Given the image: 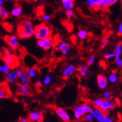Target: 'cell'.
Listing matches in <instances>:
<instances>
[{
	"instance_id": "obj_15",
	"label": "cell",
	"mask_w": 122,
	"mask_h": 122,
	"mask_svg": "<svg viewBox=\"0 0 122 122\" xmlns=\"http://www.w3.org/2000/svg\"><path fill=\"white\" fill-rule=\"evenodd\" d=\"M18 79V76L16 71H10L8 74H6V80L8 83L11 84H16Z\"/></svg>"
},
{
	"instance_id": "obj_1",
	"label": "cell",
	"mask_w": 122,
	"mask_h": 122,
	"mask_svg": "<svg viewBox=\"0 0 122 122\" xmlns=\"http://www.w3.org/2000/svg\"><path fill=\"white\" fill-rule=\"evenodd\" d=\"M17 34L21 39L29 38L34 36V26L32 22L29 20L21 22L17 27Z\"/></svg>"
},
{
	"instance_id": "obj_26",
	"label": "cell",
	"mask_w": 122,
	"mask_h": 122,
	"mask_svg": "<svg viewBox=\"0 0 122 122\" xmlns=\"http://www.w3.org/2000/svg\"><path fill=\"white\" fill-rule=\"evenodd\" d=\"M87 36H88V33H87V30L85 29H81L79 30V32L77 33V36L80 39L84 40L85 39L87 38Z\"/></svg>"
},
{
	"instance_id": "obj_3",
	"label": "cell",
	"mask_w": 122,
	"mask_h": 122,
	"mask_svg": "<svg viewBox=\"0 0 122 122\" xmlns=\"http://www.w3.org/2000/svg\"><path fill=\"white\" fill-rule=\"evenodd\" d=\"M6 64L9 66L10 69H15L18 67L20 65V62L18 57L15 54H8L2 57Z\"/></svg>"
},
{
	"instance_id": "obj_35",
	"label": "cell",
	"mask_w": 122,
	"mask_h": 122,
	"mask_svg": "<svg viewBox=\"0 0 122 122\" xmlns=\"http://www.w3.org/2000/svg\"><path fill=\"white\" fill-rule=\"evenodd\" d=\"M74 15V12L73 10H66V15L68 18H72Z\"/></svg>"
},
{
	"instance_id": "obj_33",
	"label": "cell",
	"mask_w": 122,
	"mask_h": 122,
	"mask_svg": "<svg viewBox=\"0 0 122 122\" xmlns=\"http://www.w3.org/2000/svg\"><path fill=\"white\" fill-rule=\"evenodd\" d=\"M104 57L107 60L113 59L115 57V53L114 52H108V53L105 54Z\"/></svg>"
},
{
	"instance_id": "obj_51",
	"label": "cell",
	"mask_w": 122,
	"mask_h": 122,
	"mask_svg": "<svg viewBox=\"0 0 122 122\" xmlns=\"http://www.w3.org/2000/svg\"><path fill=\"white\" fill-rule=\"evenodd\" d=\"M16 1H26V0H15Z\"/></svg>"
},
{
	"instance_id": "obj_21",
	"label": "cell",
	"mask_w": 122,
	"mask_h": 122,
	"mask_svg": "<svg viewBox=\"0 0 122 122\" xmlns=\"http://www.w3.org/2000/svg\"><path fill=\"white\" fill-rule=\"evenodd\" d=\"M118 0H103L100 9L103 10H107L110 6L117 3Z\"/></svg>"
},
{
	"instance_id": "obj_25",
	"label": "cell",
	"mask_w": 122,
	"mask_h": 122,
	"mask_svg": "<svg viewBox=\"0 0 122 122\" xmlns=\"http://www.w3.org/2000/svg\"><path fill=\"white\" fill-rule=\"evenodd\" d=\"M118 77L117 74L113 72L110 74L108 78V81H109L112 84H115L118 82Z\"/></svg>"
},
{
	"instance_id": "obj_28",
	"label": "cell",
	"mask_w": 122,
	"mask_h": 122,
	"mask_svg": "<svg viewBox=\"0 0 122 122\" xmlns=\"http://www.w3.org/2000/svg\"><path fill=\"white\" fill-rule=\"evenodd\" d=\"M104 99L102 98H96L95 100H94L93 102V105L94 107L97 108H99L101 106L102 103L103 102Z\"/></svg>"
},
{
	"instance_id": "obj_11",
	"label": "cell",
	"mask_w": 122,
	"mask_h": 122,
	"mask_svg": "<svg viewBox=\"0 0 122 122\" xmlns=\"http://www.w3.org/2000/svg\"><path fill=\"white\" fill-rule=\"evenodd\" d=\"M76 69V66L74 64H71L68 65L63 71L62 77L64 79H68L69 77H71L75 73Z\"/></svg>"
},
{
	"instance_id": "obj_41",
	"label": "cell",
	"mask_w": 122,
	"mask_h": 122,
	"mask_svg": "<svg viewBox=\"0 0 122 122\" xmlns=\"http://www.w3.org/2000/svg\"><path fill=\"white\" fill-rule=\"evenodd\" d=\"M35 86H36V87H37V88H41L42 86V83L41 82V81H39V80H37V81H36V82Z\"/></svg>"
},
{
	"instance_id": "obj_19",
	"label": "cell",
	"mask_w": 122,
	"mask_h": 122,
	"mask_svg": "<svg viewBox=\"0 0 122 122\" xmlns=\"http://www.w3.org/2000/svg\"><path fill=\"white\" fill-rule=\"evenodd\" d=\"M122 52V46L120 43H117L115 45L114 49L115 53V61H117L119 59H120V56Z\"/></svg>"
},
{
	"instance_id": "obj_24",
	"label": "cell",
	"mask_w": 122,
	"mask_h": 122,
	"mask_svg": "<svg viewBox=\"0 0 122 122\" xmlns=\"http://www.w3.org/2000/svg\"><path fill=\"white\" fill-rule=\"evenodd\" d=\"M9 13L6 9L3 6L0 7V18L2 19H5L9 17Z\"/></svg>"
},
{
	"instance_id": "obj_44",
	"label": "cell",
	"mask_w": 122,
	"mask_h": 122,
	"mask_svg": "<svg viewBox=\"0 0 122 122\" xmlns=\"http://www.w3.org/2000/svg\"><path fill=\"white\" fill-rule=\"evenodd\" d=\"M28 118L27 117H21L19 119V122H29Z\"/></svg>"
},
{
	"instance_id": "obj_20",
	"label": "cell",
	"mask_w": 122,
	"mask_h": 122,
	"mask_svg": "<svg viewBox=\"0 0 122 122\" xmlns=\"http://www.w3.org/2000/svg\"><path fill=\"white\" fill-rule=\"evenodd\" d=\"M53 45V40L51 37H48L43 40L42 48L45 51H48L51 48Z\"/></svg>"
},
{
	"instance_id": "obj_36",
	"label": "cell",
	"mask_w": 122,
	"mask_h": 122,
	"mask_svg": "<svg viewBox=\"0 0 122 122\" xmlns=\"http://www.w3.org/2000/svg\"><path fill=\"white\" fill-rule=\"evenodd\" d=\"M95 57L94 56H91L90 57L88 58V61H87V64L90 66V65H92L93 63L95 62Z\"/></svg>"
},
{
	"instance_id": "obj_53",
	"label": "cell",
	"mask_w": 122,
	"mask_h": 122,
	"mask_svg": "<svg viewBox=\"0 0 122 122\" xmlns=\"http://www.w3.org/2000/svg\"><path fill=\"white\" fill-rule=\"evenodd\" d=\"M120 24H122V23H121Z\"/></svg>"
},
{
	"instance_id": "obj_22",
	"label": "cell",
	"mask_w": 122,
	"mask_h": 122,
	"mask_svg": "<svg viewBox=\"0 0 122 122\" xmlns=\"http://www.w3.org/2000/svg\"><path fill=\"white\" fill-rule=\"evenodd\" d=\"M23 13V9L20 6H16L13 8L11 12V15L14 17H19L22 15Z\"/></svg>"
},
{
	"instance_id": "obj_40",
	"label": "cell",
	"mask_w": 122,
	"mask_h": 122,
	"mask_svg": "<svg viewBox=\"0 0 122 122\" xmlns=\"http://www.w3.org/2000/svg\"><path fill=\"white\" fill-rule=\"evenodd\" d=\"M116 65L118 67H122V59H119L117 61H115Z\"/></svg>"
},
{
	"instance_id": "obj_23",
	"label": "cell",
	"mask_w": 122,
	"mask_h": 122,
	"mask_svg": "<svg viewBox=\"0 0 122 122\" xmlns=\"http://www.w3.org/2000/svg\"><path fill=\"white\" fill-rule=\"evenodd\" d=\"M79 73H80V76L82 77H86L88 75L89 69H88V66L86 64H82L80 66L79 69Z\"/></svg>"
},
{
	"instance_id": "obj_6",
	"label": "cell",
	"mask_w": 122,
	"mask_h": 122,
	"mask_svg": "<svg viewBox=\"0 0 122 122\" xmlns=\"http://www.w3.org/2000/svg\"><path fill=\"white\" fill-rule=\"evenodd\" d=\"M17 92L20 95L26 97H29L32 94V90L29 85H25L21 82L17 84Z\"/></svg>"
},
{
	"instance_id": "obj_31",
	"label": "cell",
	"mask_w": 122,
	"mask_h": 122,
	"mask_svg": "<svg viewBox=\"0 0 122 122\" xmlns=\"http://www.w3.org/2000/svg\"><path fill=\"white\" fill-rule=\"evenodd\" d=\"M8 54H10V51L9 49L6 47H3V48H2L1 50V51H0V56L3 57L6 55Z\"/></svg>"
},
{
	"instance_id": "obj_45",
	"label": "cell",
	"mask_w": 122,
	"mask_h": 122,
	"mask_svg": "<svg viewBox=\"0 0 122 122\" xmlns=\"http://www.w3.org/2000/svg\"><path fill=\"white\" fill-rule=\"evenodd\" d=\"M113 122L112 118L110 117H108V116H107V117H105V120L103 122Z\"/></svg>"
},
{
	"instance_id": "obj_32",
	"label": "cell",
	"mask_w": 122,
	"mask_h": 122,
	"mask_svg": "<svg viewBox=\"0 0 122 122\" xmlns=\"http://www.w3.org/2000/svg\"><path fill=\"white\" fill-rule=\"evenodd\" d=\"M93 107L90 105L86 104L85 107V109H84V111H85V114H88V113H90L92 112V111L93 110Z\"/></svg>"
},
{
	"instance_id": "obj_29",
	"label": "cell",
	"mask_w": 122,
	"mask_h": 122,
	"mask_svg": "<svg viewBox=\"0 0 122 122\" xmlns=\"http://www.w3.org/2000/svg\"><path fill=\"white\" fill-rule=\"evenodd\" d=\"M102 2H103V0H95V5H94V6L93 8V10H95V11L100 10V8H101Z\"/></svg>"
},
{
	"instance_id": "obj_16",
	"label": "cell",
	"mask_w": 122,
	"mask_h": 122,
	"mask_svg": "<svg viewBox=\"0 0 122 122\" xmlns=\"http://www.w3.org/2000/svg\"><path fill=\"white\" fill-rule=\"evenodd\" d=\"M115 104L113 102H107L104 99L103 102L102 103L101 106L99 108V109L101 110L104 113L106 114L108 112V111L113 108L115 107Z\"/></svg>"
},
{
	"instance_id": "obj_13",
	"label": "cell",
	"mask_w": 122,
	"mask_h": 122,
	"mask_svg": "<svg viewBox=\"0 0 122 122\" xmlns=\"http://www.w3.org/2000/svg\"><path fill=\"white\" fill-rule=\"evenodd\" d=\"M97 85L101 90H104L108 85V79L103 75L100 74L97 77Z\"/></svg>"
},
{
	"instance_id": "obj_43",
	"label": "cell",
	"mask_w": 122,
	"mask_h": 122,
	"mask_svg": "<svg viewBox=\"0 0 122 122\" xmlns=\"http://www.w3.org/2000/svg\"><path fill=\"white\" fill-rule=\"evenodd\" d=\"M42 44H43V40H41V39H38L37 41V46L39 47H41L42 48Z\"/></svg>"
},
{
	"instance_id": "obj_2",
	"label": "cell",
	"mask_w": 122,
	"mask_h": 122,
	"mask_svg": "<svg viewBox=\"0 0 122 122\" xmlns=\"http://www.w3.org/2000/svg\"><path fill=\"white\" fill-rule=\"evenodd\" d=\"M51 29L45 23H41L34 27V36L37 40H44L51 37Z\"/></svg>"
},
{
	"instance_id": "obj_34",
	"label": "cell",
	"mask_w": 122,
	"mask_h": 122,
	"mask_svg": "<svg viewBox=\"0 0 122 122\" xmlns=\"http://www.w3.org/2000/svg\"><path fill=\"white\" fill-rule=\"evenodd\" d=\"M95 0H86V4L89 8H93L95 5Z\"/></svg>"
},
{
	"instance_id": "obj_12",
	"label": "cell",
	"mask_w": 122,
	"mask_h": 122,
	"mask_svg": "<svg viewBox=\"0 0 122 122\" xmlns=\"http://www.w3.org/2000/svg\"><path fill=\"white\" fill-rule=\"evenodd\" d=\"M56 49L58 51H59L63 55H66L67 54L71 49V46L66 41H62L56 46Z\"/></svg>"
},
{
	"instance_id": "obj_49",
	"label": "cell",
	"mask_w": 122,
	"mask_h": 122,
	"mask_svg": "<svg viewBox=\"0 0 122 122\" xmlns=\"http://www.w3.org/2000/svg\"><path fill=\"white\" fill-rule=\"evenodd\" d=\"M5 1H8V2H10V3H13L15 0H5Z\"/></svg>"
},
{
	"instance_id": "obj_30",
	"label": "cell",
	"mask_w": 122,
	"mask_h": 122,
	"mask_svg": "<svg viewBox=\"0 0 122 122\" xmlns=\"http://www.w3.org/2000/svg\"><path fill=\"white\" fill-rule=\"evenodd\" d=\"M52 79L51 77L49 75L47 76H46V77H44V79L43 80V82H42V84H44V85L47 86V85H49L51 83Z\"/></svg>"
},
{
	"instance_id": "obj_50",
	"label": "cell",
	"mask_w": 122,
	"mask_h": 122,
	"mask_svg": "<svg viewBox=\"0 0 122 122\" xmlns=\"http://www.w3.org/2000/svg\"><path fill=\"white\" fill-rule=\"evenodd\" d=\"M105 47H106V46H105V45H103V44H102L101 47H101L102 49H104Z\"/></svg>"
},
{
	"instance_id": "obj_14",
	"label": "cell",
	"mask_w": 122,
	"mask_h": 122,
	"mask_svg": "<svg viewBox=\"0 0 122 122\" xmlns=\"http://www.w3.org/2000/svg\"><path fill=\"white\" fill-rule=\"evenodd\" d=\"M43 114V111H35L30 112L28 115V120L29 122H37L41 120Z\"/></svg>"
},
{
	"instance_id": "obj_27",
	"label": "cell",
	"mask_w": 122,
	"mask_h": 122,
	"mask_svg": "<svg viewBox=\"0 0 122 122\" xmlns=\"http://www.w3.org/2000/svg\"><path fill=\"white\" fill-rule=\"evenodd\" d=\"M10 71H11V69L9 67V66L7 64H6L5 63L4 64L0 65V72H1L2 74L6 75V74H8Z\"/></svg>"
},
{
	"instance_id": "obj_48",
	"label": "cell",
	"mask_w": 122,
	"mask_h": 122,
	"mask_svg": "<svg viewBox=\"0 0 122 122\" xmlns=\"http://www.w3.org/2000/svg\"><path fill=\"white\" fill-rule=\"evenodd\" d=\"M4 2H5V0H0V7L3 6Z\"/></svg>"
},
{
	"instance_id": "obj_52",
	"label": "cell",
	"mask_w": 122,
	"mask_h": 122,
	"mask_svg": "<svg viewBox=\"0 0 122 122\" xmlns=\"http://www.w3.org/2000/svg\"><path fill=\"white\" fill-rule=\"evenodd\" d=\"M120 1H121V2H122V0H120Z\"/></svg>"
},
{
	"instance_id": "obj_8",
	"label": "cell",
	"mask_w": 122,
	"mask_h": 122,
	"mask_svg": "<svg viewBox=\"0 0 122 122\" xmlns=\"http://www.w3.org/2000/svg\"><path fill=\"white\" fill-rule=\"evenodd\" d=\"M11 95V92L6 82L0 83V98H10Z\"/></svg>"
},
{
	"instance_id": "obj_7",
	"label": "cell",
	"mask_w": 122,
	"mask_h": 122,
	"mask_svg": "<svg viewBox=\"0 0 122 122\" xmlns=\"http://www.w3.org/2000/svg\"><path fill=\"white\" fill-rule=\"evenodd\" d=\"M55 113L60 118L62 121L64 122H71V117L70 115L67 113V112L65 109L61 107H54L53 108Z\"/></svg>"
},
{
	"instance_id": "obj_4",
	"label": "cell",
	"mask_w": 122,
	"mask_h": 122,
	"mask_svg": "<svg viewBox=\"0 0 122 122\" xmlns=\"http://www.w3.org/2000/svg\"><path fill=\"white\" fill-rule=\"evenodd\" d=\"M15 71L18 76V80L20 81L21 83L25 85H30V79L27 76L26 69L23 67H18Z\"/></svg>"
},
{
	"instance_id": "obj_46",
	"label": "cell",
	"mask_w": 122,
	"mask_h": 122,
	"mask_svg": "<svg viewBox=\"0 0 122 122\" xmlns=\"http://www.w3.org/2000/svg\"><path fill=\"white\" fill-rule=\"evenodd\" d=\"M118 34L120 36L122 35V24H120V26L118 27Z\"/></svg>"
},
{
	"instance_id": "obj_9",
	"label": "cell",
	"mask_w": 122,
	"mask_h": 122,
	"mask_svg": "<svg viewBox=\"0 0 122 122\" xmlns=\"http://www.w3.org/2000/svg\"><path fill=\"white\" fill-rule=\"evenodd\" d=\"M86 104L87 103H84V104L79 105H77L75 107L74 109V117L76 120H79L85 114L84 109H85Z\"/></svg>"
},
{
	"instance_id": "obj_38",
	"label": "cell",
	"mask_w": 122,
	"mask_h": 122,
	"mask_svg": "<svg viewBox=\"0 0 122 122\" xmlns=\"http://www.w3.org/2000/svg\"><path fill=\"white\" fill-rule=\"evenodd\" d=\"M85 120L87 121L88 122H90L93 120V117L92 116V115L90 113H88V114H87V115L85 116Z\"/></svg>"
},
{
	"instance_id": "obj_17",
	"label": "cell",
	"mask_w": 122,
	"mask_h": 122,
	"mask_svg": "<svg viewBox=\"0 0 122 122\" xmlns=\"http://www.w3.org/2000/svg\"><path fill=\"white\" fill-rule=\"evenodd\" d=\"M61 3L66 11L72 10L74 6V0H61Z\"/></svg>"
},
{
	"instance_id": "obj_42",
	"label": "cell",
	"mask_w": 122,
	"mask_h": 122,
	"mask_svg": "<svg viewBox=\"0 0 122 122\" xmlns=\"http://www.w3.org/2000/svg\"><path fill=\"white\" fill-rule=\"evenodd\" d=\"M111 97V93L109 91H105L103 93V98H107Z\"/></svg>"
},
{
	"instance_id": "obj_47",
	"label": "cell",
	"mask_w": 122,
	"mask_h": 122,
	"mask_svg": "<svg viewBox=\"0 0 122 122\" xmlns=\"http://www.w3.org/2000/svg\"><path fill=\"white\" fill-rule=\"evenodd\" d=\"M47 0H40L39 1V3L41 4V5H43V4H44L46 2Z\"/></svg>"
},
{
	"instance_id": "obj_10",
	"label": "cell",
	"mask_w": 122,
	"mask_h": 122,
	"mask_svg": "<svg viewBox=\"0 0 122 122\" xmlns=\"http://www.w3.org/2000/svg\"><path fill=\"white\" fill-rule=\"evenodd\" d=\"M90 114L93 117V119H95L98 122H103L105 120V118L106 117V114L97 108H93Z\"/></svg>"
},
{
	"instance_id": "obj_37",
	"label": "cell",
	"mask_w": 122,
	"mask_h": 122,
	"mask_svg": "<svg viewBox=\"0 0 122 122\" xmlns=\"http://www.w3.org/2000/svg\"><path fill=\"white\" fill-rule=\"evenodd\" d=\"M51 17L49 15H47V14H45V15H42V19L44 21H46V22H47V21H50Z\"/></svg>"
},
{
	"instance_id": "obj_39",
	"label": "cell",
	"mask_w": 122,
	"mask_h": 122,
	"mask_svg": "<svg viewBox=\"0 0 122 122\" xmlns=\"http://www.w3.org/2000/svg\"><path fill=\"white\" fill-rule=\"evenodd\" d=\"M102 44H103V45H105L106 46L109 43V39H108L107 37H104V38L102 39Z\"/></svg>"
},
{
	"instance_id": "obj_5",
	"label": "cell",
	"mask_w": 122,
	"mask_h": 122,
	"mask_svg": "<svg viewBox=\"0 0 122 122\" xmlns=\"http://www.w3.org/2000/svg\"><path fill=\"white\" fill-rule=\"evenodd\" d=\"M5 40L9 46L14 51L18 50L19 47L18 36H6Z\"/></svg>"
},
{
	"instance_id": "obj_18",
	"label": "cell",
	"mask_w": 122,
	"mask_h": 122,
	"mask_svg": "<svg viewBox=\"0 0 122 122\" xmlns=\"http://www.w3.org/2000/svg\"><path fill=\"white\" fill-rule=\"evenodd\" d=\"M26 73H27L28 77L31 79H35L36 77H37L39 74V71L37 68L33 67H30L29 69L26 70Z\"/></svg>"
}]
</instances>
